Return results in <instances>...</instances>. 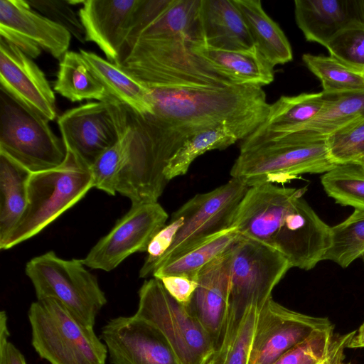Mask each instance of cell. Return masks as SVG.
I'll return each instance as SVG.
<instances>
[{"label": "cell", "instance_id": "obj_1", "mask_svg": "<svg viewBox=\"0 0 364 364\" xmlns=\"http://www.w3.org/2000/svg\"><path fill=\"white\" fill-rule=\"evenodd\" d=\"M153 113L127 107L131 140L118 188L131 198L156 202L168 183L164 171L194 135L225 125L242 140L265 120L270 104L261 87L169 85L149 88Z\"/></svg>", "mask_w": 364, "mask_h": 364}, {"label": "cell", "instance_id": "obj_2", "mask_svg": "<svg viewBox=\"0 0 364 364\" xmlns=\"http://www.w3.org/2000/svg\"><path fill=\"white\" fill-rule=\"evenodd\" d=\"M202 25L149 39H136L115 63L148 88L169 85H237L200 55Z\"/></svg>", "mask_w": 364, "mask_h": 364}, {"label": "cell", "instance_id": "obj_3", "mask_svg": "<svg viewBox=\"0 0 364 364\" xmlns=\"http://www.w3.org/2000/svg\"><path fill=\"white\" fill-rule=\"evenodd\" d=\"M336 165L326 140L309 141L289 134L253 132L241 142L230 176L251 187L286 183L304 173H325Z\"/></svg>", "mask_w": 364, "mask_h": 364}, {"label": "cell", "instance_id": "obj_4", "mask_svg": "<svg viewBox=\"0 0 364 364\" xmlns=\"http://www.w3.org/2000/svg\"><path fill=\"white\" fill-rule=\"evenodd\" d=\"M93 188L90 168L67 151L60 166L32 173L28 182V202L21 218L1 250H8L41 232Z\"/></svg>", "mask_w": 364, "mask_h": 364}, {"label": "cell", "instance_id": "obj_5", "mask_svg": "<svg viewBox=\"0 0 364 364\" xmlns=\"http://www.w3.org/2000/svg\"><path fill=\"white\" fill-rule=\"evenodd\" d=\"M31 344L50 364H105L107 346L92 326L53 299L33 302L28 311Z\"/></svg>", "mask_w": 364, "mask_h": 364}, {"label": "cell", "instance_id": "obj_6", "mask_svg": "<svg viewBox=\"0 0 364 364\" xmlns=\"http://www.w3.org/2000/svg\"><path fill=\"white\" fill-rule=\"evenodd\" d=\"M85 267L82 259H65L49 251L30 259L25 272L37 300H57L82 323L94 327L107 301L96 277Z\"/></svg>", "mask_w": 364, "mask_h": 364}, {"label": "cell", "instance_id": "obj_7", "mask_svg": "<svg viewBox=\"0 0 364 364\" xmlns=\"http://www.w3.org/2000/svg\"><path fill=\"white\" fill-rule=\"evenodd\" d=\"M290 268L288 260L279 252L240 237L232 247L229 310L225 336L238 327L250 306H255L259 309L262 307Z\"/></svg>", "mask_w": 364, "mask_h": 364}, {"label": "cell", "instance_id": "obj_8", "mask_svg": "<svg viewBox=\"0 0 364 364\" xmlns=\"http://www.w3.org/2000/svg\"><path fill=\"white\" fill-rule=\"evenodd\" d=\"M48 122L0 88V151L31 173L55 168L66 159Z\"/></svg>", "mask_w": 364, "mask_h": 364}, {"label": "cell", "instance_id": "obj_9", "mask_svg": "<svg viewBox=\"0 0 364 364\" xmlns=\"http://www.w3.org/2000/svg\"><path fill=\"white\" fill-rule=\"evenodd\" d=\"M134 314L154 325L166 337L182 364H208L215 350L203 327L156 278L146 280L139 291Z\"/></svg>", "mask_w": 364, "mask_h": 364}, {"label": "cell", "instance_id": "obj_10", "mask_svg": "<svg viewBox=\"0 0 364 364\" xmlns=\"http://www.w3.org/2000/svg\"><path fill=\"white\" fill-rule=\"evenodd\" d=\"M248 188L241 180L232 178L225 184L196 194L185 203L177 210L183 215L184 223L155 270L232 228L238 206Z\"/></svg>", "mask_w": 364, "mask_h": 364}, {"label": "cell", "instance_id": "obj_11", "mask_svg": "<svg viewBox=\"0 0 364 364\" xmlns=\"http://www.w3.org/2000/svg\"><path fill=\"white\" fill-rule=\"evenodd\" d=\"M58 124L66 151L90 168L125 133L127 111L112 97L68 109L58 118Z\"/></svg>", "mask_w": 364, "mask_h": 364}, {"label": "cell", "instance_id": "obj_12", "mask_svg": "<svg viewBox=\"0 0 364 364\" xmlns=\"http://www.w3.org/2000/svg\"><path fill=\"white\" fill-rule=\"evenodd\" d=\"M168 218L158 202L132 204L129 211L82 259L83 264L91 269L113 270L129 255L146 252Z\"/></svg>", "mask_w": 364, "mask_h": 364}, {"label": "cell", "instance_id": "obj_13", "mask_svg": "<svg viewBox=\"0 0 364 364\" xmlns=\"http://www.w3.org/2000/svg\"><path fill=\"white\" fill-rule=\"evenodd\" d=\"M332 326L328 318L292 311L270 297L259 311L248 364H272L315 331Z\"/></svg>", "mask_w": 364, "mask_h": 364}, {"label": "cell", "instance_id": "obj_14", "mask_svg": "<svg viewBox=\"0 0 364 364\" xmlns=\"http://www.w3.org/2000/svg\"><path fill=\"white\" fill-rule=\"evenodd\" d=\"M100 337L112 364H182L163 333L135 314L110 319Z\"/></svg>", "mask_w": 364, "mask_h": 364}, {"label": "cell", "instance_id": "obj_15", "mask_svg": "<svg viewBox=\"0 0 364 364\" xmlns=\"http://www.w3.org/2000/svg\"><path fill=\"white\" fill-rule=\"evenodd\" d=\"M0 88L48 121L57 117L55 97L32 58L0 38Z\"/></svg>", "mask_w": 364, "mask_h": 364}, {"label": "cell", "instance_id": "obj_16", "mask_svg": "<svg viewBox=\"0 0 364 364\" xmlns=\"http://www.w3.org/2000/svg\"><path fill=\"white\" fill-rule=\"evenodd\" d=\"M232 247L199 272L187 306L208 334L215 351L223 343L228 320Z\"/></svg>", "mask_w": 364, "mask_h": 364}, {"label": "cell", "instance_id": "obj_17", "mask_svg": "<svg viewBox=\"0 0 364 364\" xmlns=\"http://www.w3.org/2000/svg\"><path fill=\"white\" fill-rule=\"evenodd\" d=\"M141 0H85L78 11L86 41L95 43L117 63L129 38Z\"/></svg>", "mask_w": 364, "mask_h": 364}, {"label": "cell", "instance_id": "obj_18", "mask_svg": "<svg viewBox=\"0 0 364 364\" xmlns=\"http://www.w3.org/2000/svg\"><path fill=\"white\" fill-rule=\"evenodd\" d=\"M0 27L31 40L60 60L70 47V32L36 11L25 0H0Z\"/></svg>", "mask_w": 364, "mask_h": 364}, {"label": "cell", "instance_id": "obj_19", "mask_svg": "<svg viewBox=\"0 0 364 364\" xmlns=\"http://www.w3.org/2000/svg\"><path fill=\"white\" fill-rule=\"evenodd\" d=\"M294 16L306 40L323 46L346 27L361 21L357 0H295Z\"/></svg>", "mask_w": 364, "mask_h": 364}, {"label": "cell", "instance_id": "obj_20", "mask_svg": "<svg viewBox=\"0 0 364 364\" xmlns=\"http://www.w3.org/2000/svg\"><path fill=\"white\" fill-rule=\"evenodd\" d=\"M200 20L205 46L223 50L252 48L254 42L233 0H201Z\"/></svg>", "mask_w": 364, "mask_h": 364}, {"label": "cell", "instance_id": "obj_21", "mask_svg": "<svg viewBox=\"0 0 364 364\" xmlns=\"http://www.w3.org/2000/svg\"><path fill=\"white\" fill-rule=\"evenodd\" d=\"M326 95L316 115L293 137L309 141H325L329 136L364 119V92Z\"/></svg>", "mask_w": 364, "mask_h": 364}, {"label": "cell", "instance_id": "obj_22", "mask_svg": "<svg viewBox=\"0 0 364 364\" xmlns=\"http://www.w3.org/2000/svg\"><path fill=\"white\" fill-rule=\"evenodd\" d=\"M195 50L239 85L262 87L274 78V66L255 46L244 50H223L200 46Z\"/></svg>", "mask_w": 364, "mask_h": 364}, {"label": "cell", "instance_id": "obj_23", "mask_svg": "<svg viewBox=\"0 0 364 364\" xmlns=\"http://www.w3.org/2000/svg\"><path fill=\"white\" fill-rule=\"evenodd\" d=\"M80 53L112 97L138 114L153 113L149 88L117 64L90 51L80 49Z\"/></svg>", "mask_w": 364, "mask_h": 364}, {"label": "cell", "instance_id": "obj_24", "mask_svg": "<svg viewBox=\"0 0 364 364\" xmlns=\"http://www.w3.org/2000/svg\"><path fill=\"white\" fill-rule=\"evenodd\" d=\"M247 24L254 45L274 67L293 59L292 49L286 35L263 9L259 0H233Z\"/></svg>", "mask_w": 364, "mask_h": 364}, {"label": "cell", "instance_id": "obj_25", "mask_svg": "<svg viewBox=\"0 0 364 364\" xmlns=\"http://www.w3.org/2000/svg\"><path fill=\"white\" fill-rule=\"evenodd\" d=\"M31 173L0 151V242L9 235L26 210Z\"/></svg>", "mask_w": 364, "mask_h": 364}, {"label": "cell", "instance_id": "obj_26", "mask_svg": "<svg viewBox=\"0 0 364 364\" xmlns=\"http://www.w3.org/2000/svg\"><path fill=\"white\" fill-rule=\"evenodd\" d=\"M325 99L323 92L281 96L270 104L264 122L254 132L269 134L298 132L316 115Z\"/></svg>", "mask_w": 364, "mask_h": 364}, {"label": "cell", "instance_id": "obj_27", "mask_svg": "<svg viewBox=\"0 0 364 364\" xmlns=\"http://www.w3.org/2000/svg\"><path fill=\"white\" fill-rule=\"evenodd\" d=\"M53 90L73 102L112 98L79 52L68 51L60 60Z\"/></svg>", "mask_w": 364, "mask_h": 364}, {"label": "cell", "instance_id": "obj_28", "mask_svg": "<svg viewBox=\"0 0 364 364\" xmlns=\"http://www.w3.org/2000/svg\"><path fill=\"white\" fill-rule=\"evenodd\" d=\"M240 237L234 228L226 230L160 267L152 275L157 279L166 276L178 275L197 280L199 272L230 249Z\"/></svg>", "mask_w": 364, "mask_h": 364}, {"label": "cell", "instance_id": "obj_29", "mask_svg": "<svg viewBox=\"0 0 364 364\" xmlns=\"http://www.w3.org/2000/svg\"><path fill=\"white\" fill-rule=\"evenodd\" d=\"M241 139L236 130L225 125L194 135L183 143L168 162L164 171L166 180L169 182L186 174L193 161L206 151L225 149Z\"/></svg>", "mask_w": 364, "mask_h": 364}, {"label": "cell", "instance_id": "obj_30", "mask_svg": "<svg viewBox=\"0 0 364 364\" xmlns=\"http://www.w3.org/2000/svg\"><path fill=\"white\" fill-rule=\"evenodd\" d=\"M302 60L320 80L325 95L364 92V76L348 69L332 57L304 53Z\"/></svg>", "mask_w": 364, "mask_h": 364}, {"label": "cell", "instance_id": "obj_31", "mask_svg": "<svg viewBox=\"0 0 364 364\" xmlns=\"http://www.w3.org/2000/svg\"><path fill=\"white\" fill-rule=\"evenodd\" d=\"M331 245L323 260L346 268L364 254V210L354 212L342 223L331 227Z\"/></svg>", "mask_w": 364, "mask_h": 364}, {"label": "cell", "instance_id": "obj_32", "mask_svg": "<svg viewBox=\"0 0 364 364\" xmlns=\"http://www.w3.org/2000/svg\"><path fill=\"white\" fill-rule=\"evenodd\" d=\"M321 183L337 203L364 210V167L359 163L336 164L322 175Z\"/></svg>", "mask_w": 364, "mask_h": 364}, {"label": "cell", "instance_id": "obj_33", "mask_svg": "<svg viewBox=\"0 0 364 364\" xmlns=\"http://www.w3.org/2000/svg\"><path fill=\"white\" fill-rule=\"evenodd\" d=\"M259 309L250 306L238 327L224 336L220 347L209 361L210 364H248Z\"/></svg>", "mask_w": 364, "mask_h": 364}, {"label": "cell", "instance_id": "obj_34", "mask_svg": "<svg viewBox=\"0 0 364 364\" xmlns=\"http://www.w3.org/2000/svg\"><path fill=\"white\" fill-rule=\"evenodd\" d=\"M131 140V130L128 127L112 146L102 153L90 166L93 188L115 196L119 173L127 158Z\"/></svg>", "mask_w": 364, "mask_h": 364}, {"label": "cell", "instance_id": "obj_35", "mask_svg": "<svg viewBox=\"0 0 364 364\" xmlns=\"http://www.w3.org/2000/svg\"><path fill=\"white\" fill-rule=\"evenodd\" d=\"M324 47L331 57L348 69L361 73L364 68V23L356 21L349 25Z\"/></svg>", "mask_w": 364, "mask_h": 364}, {"label": "cell", "instance_id": "obj_36", "mask_svg": "<svg viewBox=\"0 0 364 364\" xmlns=\"http://www.w3.org/2000/svg\"><path fill=\"white\" fill-rule=\"evenodd\" d=\"M326 142L335 164L357 162L364 158V119L329 136Z\"/></svg>", "mask_w": 364, "mask_h": 364}, {"label": "cell", "instance_id": "obj_37", "mask_svg": "<svg viewBox=\"0 0 364 364\" xmlns=\"http://www.w3.org/2000/svg\"><path fill=\"white\" fill-rule=\"evenodd\" d=\"M334 326L315 331L272 364H316L325 356L334 337Z\"/></svg>", "mask_w": 364, "mask_h": 364}, {"label": "cell", "instance_id": "obj_38", "mask_svg": "<svg viewBox=\"0 0 364 364\" xmlns=\"http://www.w3.org/2000/svg\"><path fill=\"white\" fill-rule=\"evenodd\" d=\"M184 223V217L176 210L168 223L161 228L150 242L147 256L139 271V277L152 275L158 262L171 246L179 229Z\"/></svg>", "mask_w": 364, "mask_h": 364}, {"label": "cell", "instance_id": "obj_39", "mask_svg": "<svg viewBox=\"0 0 364 364\" xmlns=\"http://www.w3.org/2000/svg\"><path fill=\"white\" fill-rule=\"evenodd\" d=\"M29 5L47 18L66 28L80 42H84L85 31L80 18L73 10L70 1L29 0Z\"/></svg>", "mask_w": 364, "mask_h": 364}, {"label": "cell", "instance_id": "obj_40", "mask_svg": "<svg viewBox=\"0 0 364 364\" xmlns=\"http://www.w3.org/2000/svg\"><path fill=\"white\" fill-rule=\"evenodd\" d=\"M168 293L180 304L188 306L196 289V279L185 276H166L159 279Z\"/></svg>", "mask_w": 364, "mask_h": 364}, {"label": "cell", "instance_id": "obj_41", "mask_svg": "<svg viewBox=\"0 0 364 364\" xmlns=\"http://www.w3.org/2000/svg\"><path fill=\"white\" fill-rule=\"evenodd\" d=\"M356 331L346 334L334 336L327 353L320 364H342L345 358L344 351L356 333Z\"/></svg>", "mask_w": 364, "mask_h": 364}, {"label": "cell", "instance_id": "obj_42", "mask_svg": "<svg viewBox=\"0 0 364 364\" xmlns=\"http://www.w3.org/2000/svg\"><path fill=\"white\" fill-rule=\"evenodd\" d=\"M0 38L17 47L32 59L41 53V48L36 43L6 28L0 27Z\"/></svg>", "mask_w": 364, "mask_h": 364}, {"label": "cell", "instance_id": "obj_43", "mask_svg": "<svg viewBox=\"0 0 364 364\" xmlns=\"http://www.w3.org/2000/svg\"><path fill=\"white\" fill-rule=\"evenodd\" d=\"M0 364H27L23 355L9 341L0 343Z\"/></svg>", "mask_w": 364, "mask_h": 364}, {"label": "cell", "instance_id": "obj_44", "mask_svg": "<svg viewBox=\"0 0 364 364\" xmlns=\"http://www.w3.org/2000/svg\"><path fill=\"white\" fill-rule=\"evenodd\" d=\"M9 332L7 326V316L4 311L0 313V343L8 341Z\"/></svg>", "mask_w": 364, "mask_h": 364}, {"label": "cell", "instance_id": "obj_45", "mask_svg": "<svg viewBox=\"0 0 364 364\" xmlns=\"http://www.w3.org/2000/svg\"><path fill=\"white\" fill-rule=\"evenodd\" d=\"M360 21L364 23V0H357Z\"/></svg>", "mask_w": 364, "mask_h": 364}, {"label": "cell", "instance_id": "obj_46", "mask_svg": "<svg viewBox=\"0 0 364 364\" xmlns=\"http://www.w3.org/2000/svg\"><path fill=\"white\" fill-rule=\"evenodd\" d=\"M357 163H359L364 167V158L357 161Z\"/></svg>", "mask_w": 364, "mask_h": 364}, {"label": "cell", "instance_id": "obj_47", "mask_svg": "<svg viewBox=\"0 0 364 364\" xmlns=\"http://www.w3.org/2000/svg\"><path fill=\"white\" fill-rule=\"evenodd\" d=\"M360 74H361V75H363L364 76V68H363V70H362V72H361V73H360Z\"/></svg>", "mask_w": 364, "mask_h": 364}, {"label": "cell", "instance_id": "obj_48", "mask_svg": "<svg viewBox=\"0 0 364 364\" xmlns=\"http://www.w3.org/2000/svg\"><path fill=\"white\" fill-rule=\"evenodd\" d=\"M362 257L363 258V261H364V254H363V255L362 256Z\"/></svg>", "mask_w": 364, "mask_h": 364}, {"label": "cell", "instance_id": "obj_49", "mask_svg": "<svg viewBox=\"0 0 364 364\" xmlns=\"http://www.w3.org/2000/svg\"><path fill=\"white\" fill-rule=\"evenodd\" d=\"M321 361H320V362H321ZM320 362H319V363H316V364H320Z\"/></svg>", "mask_w": 364, "mask_h": 364}, {"label": "cell", "instance_id": "obj_50", "mask_svg": "<svg viewBox=\"0 0 364 364\" xmlns=\"http://www.w3.org/2000/svg\"><path fill=\"white\" fill-rule=\"evenodd\" d=\"M342 364H346V363H342ZM347 364V363H346ZM348 364H350V363H348Z\"/></svg>", "mask_w": 364, "mask_h": 364}, {"label": "cell", "instance_id": "obj_51", "mask_svg": "<svg viewBox=\"0 0 364 364\" xmlns=\"http://www.w3.org/2000/svg\"><path fill=\"white\" fill-rule=\"evenodd\" d=\"M208 364H210V363H208Z\"/></svg>", "mask_w": 364, "mask_h": 364}]
</instances>
